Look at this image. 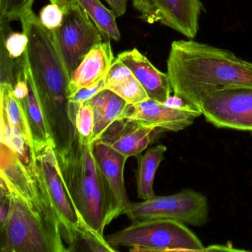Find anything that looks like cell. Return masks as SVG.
Instances as JSON below:
<instances>
[{
    "label": "cell",
    "mask_w": 252,
    "mask_h": 252,
    "mask_svg": "<svg viewBox=\"0 0 252 252\" xmlns=\"http://www.w3.org/2000/svg\"><path fill=\"white\" fill-rule=\"evenodd\" d=\"M115 60L110 40L94 47L70 76L69 98L105 77Z\"/></svg>",
    "instance_id": "17"
},
{
    "label": "cell",
    "mask_w": 252,
    "mask_h": 252,
    "mask_svg": "<svg viewBox=\"0 0 252 252\" xmlns=\"http://www.w3.org/2000/svg\"><path fill=\"white\" fill-rule=\"evenodd\" d=\"M0 142L28 162L33 141L21 104L14 95L12 85L0 83Z\"/></svg>",
    "instance_id": "11"
},
{
    "label": "cell",
    "mask_w": 252,
    "mask_h": 252,
    "mask_svg": "<svg viewBox=\"0 0 252 252\" xmlns=\"http://www.w3.org/2000/svg\"><path fill=\"white\" fill-rule=\"evenodd\" d=\"M70 104V113L76 131L83 141L92 143L94 129V116L92 107L88 103Z\"/></svg>",
    "instance_id": "24"
},
{
    "label": "cell",
    "mask_w": 252,
    "mask_h": 252,
    "mask_svg": "<svg viewBox=\"0 0 252 252\" xmlns=\"http://www.w3.org/2000/svg\"><path fill=\"white\" fill-rule=\"evenodd\" d=\"M166 67L174 95L200 111L206 97L218 90L252 88V62L193 39L172 42Z\"/></svg>",
    "instance_id": "3"
},
{
    "label": "cell",
    "mask_w": 252,
    "mask_h": 252,
    "mask_svg": "<svg viewBox=\"0 0 252 252\" xmlns=\"http://www.w3.org/2000/svg\"><path fill=\"white\" fill-rule=\"evenodd\" d=\"M31 156L40 172L51 201L60 217L67 252H74L76 225L80 221L67 194L59 169L57 153L52 144L32 149Z\"/></svg>",
    "instance_id": "8"
},
{
    "label": "cell",
    "mask_w": 252,
    "mask_h": 252,
    "mask_svg": "<svg viewBox=\"0 0 252 252\" xmlns=\"http://www.w3.org/2000/svg\"><path fill=\"white\" fill-rule=\"evenodd\" d=\"M11 205V197L5 186L0 182V225L8 217Z\"/></svg>",
    "instance_id": "28"
},
{
    "label": "cell",
    "mask_w": 252,
    "mask_h": 252,
    "mask_svg": "<svg viewBox=\"0 0 252 252\" xmlns=\"http://www.w3.org/2000/svg\"><path fill=\"white\" fill-rule=\"evenodd\" d=\"M94 116L92 143L100 139L116 121L123 119L128 103L110 90L104 89L88 101Z\"/></svg>",
    "instance_id": "18"
},
{
    "label": "cell",
    "mask_w": 252,
    "mask_h": 252,
    "mask_svg": "<svg viewBox=\"0 0 252 252\" xmlns=\"http://www.w3.org/2000/svg\"><path fill=\"white\" fill-rule=\"evenodd\" d=\"M28 75H29V91L26 95L19 101L21 104L29 130L32 135V141H33L32 149L36 150L48 144L53 145V143L48 133L43 114L35 93L29 67Z\"/></svg>",
    "instance_id": "20"
},
{
    "label": "cell",
    "mask_w": 252,
    "mask_h": 252,
    "mask_svg": "<svg viewBox=\"0 0 252 252\" xmlns=\"http://www.w3.org/2000/svg\"><path fill=\"white\" fill-rule=\"evenodd\" d=\"M140 19L149 24L160 23L193 39L198 33L204 10L200 0H132Z\"/></svg>",
    "instance_id": "10"
},
{
    "label": "cell",
    "mask_w": 252,
    "mask_h": 252,
    "mask_svg": "<svg viewBox=\"0 0 252 252\" xmlns=\"http://www.w3.org/2000/svg\"><path fill=\"white\" fill-rule=\"evenodd\" d=\"M20 22L29 39L28 63L35 93L56 153H63L76 135L69 104L70 76L54 33L44 27L39 17L30 10Z\"/></svg>",
    "instance_id": "2"
},
{
    "label": "cell",
    "mask_w": 252,
    "mask_h": 252,
    "mask_svg": "<svg viewBox=\"0 0 252 252\" xmlns=\"http://www.w3.org/2000/svg\"><path fill=\"white\" fill-rule=\"evenodd\" d=\"M201 115V111L188 104L182 107H171L149 98L138 104H128L123 119L136 121L144 126L163 131L178 132L192 125Z\"/></svg>",
    "instance_id": "12"
},
{
    "label": "cell",
    "mask_w": 252,
    "mask_h": 252,
    "mask_svg": "<svg viewBox=\"0 0 252 252\" xmlns=\"http://www.w3.org/2000/svg\"><path fill=\"white\" fill-rule=\"evenodd\" d=\"M9 24L0 23V83L14 86L29 66V39L23 32H14Z\"/></svg>",
    "instance_id": "15"
},
{
    "label": "cell",
    "mask_w": 252,
    "mask_h": 252,
    "mask_svg": "<svg viewBox=\"0 0 252 252\" xmlns=\"http://www.w3.org/2000/svg\"><path fill=\"white\" fill-rule=\"evenodd\" d=\"M164 145H157L149 149L144 155L137 156L138 169L136 172L137 194L142 200L151 198L155 194L153 190L155 176L158 168L164 159L166 152Z\"/></svg>",
    "instance_id": "21"
},
{
    "label": "cell",
    "mask_w": 252,
    "mask_h": 252,
    "mask_svg": "<svg viewBox=\"0 0 252 252\" xmlns=\"http://www.w3.org/2000/svg\"><path fill=\"white\" fill-rule=\"evenodd\" d=\"M209 213L206 196L187 189L171 195H155L138 203H131L126 216L132 221L169 219L201 226L209 220Z\"/></svg>",
    "instance_id": "6"
},
{
    "label": "cell",
    "mask_w": 252,
    "mask_h": 252,
    "mask_svg": "<svg viewBox=\"0 0 252 252\" xmlns=\"http://www.w3.org/2000/svg\"><path fill=\"white\" fill-rule=\"evenodd\" d=\"M57 156L60 175L78 215L104 235L106 226L120 215L95 160L93 143L83 141L76 131L68 150Z\"/></svg>",
    "instance_id": "4"
},
{
    "label": "cell",
    "mask_w": 252,
    "mask_h": 252,
    "mask_svg": "<svg viewBox=\"0 0 252 252\" xmlns=\"http://www.w3.org/2000/svg\"><path fill=\"white\" fill-rule=\"evenodd\" d=\"M64 17V11L57 4L45 5L39 13V18L44 27L51 32H56L61 26Z\"/></svg>",
    "instance_id": "26"
},
{
    "label": "cell",
    "mask_w": 252,
    "mask_h": 252,
    "mask_svg": "<svg viewBox=\"0 0 252 252\" xmlns=\"http://www.w3.org/2000/svg\"><path fill=\"white\" fill-rule=\"evenodd\" d=\"M35 0H0V23H8L21 20L32 10Z\"/></svg>",
    "instance_id": "25"
},
{
    "label": "cell",
    "mask_w": 252,
    "mask_h": 252,
    "mask_svg": "<svg viewBox=\"0 0 252 252\" xmlns=\"http://www.w3.org/2000/svg\"><path fill=\"white\" fill-rule=\"evenodd\" d=\"M93 150L119 215H127L131 202L126 194L124 178L127 158L101 140L93 143Z\"/></svg>",
    "instance_id": "13"
},
{
    "label": "cell",
    "mask_w": 252,
    "mask_h": 252,
    "mask_svg": "<svg viewBox=\"0 0 252 252\" xmlns=\"http://www.w3.org/2000/svg\"><path fill=\"white\" fill-rule=\"evenodd\" d=\"M53 33L70 76L85 56L104 41L99 29L77 2L64 11L61 26Z\"/></svg>",
    "instance_id": "7"
},
{
    "label": "cell",
    "mask_w": 252,
    "mask_h": 252,
    "mask_svg": "<svg viewBox=\"0 0 252 252\" xmlns=\"http://www.w3.org/2000/svg\"><path fill=\"white\" fill-rule=\"evenodd\" d=\"M87 251L93 252H114L104 235L88 225L82 218L76 225L75 251Z\"/></svg>",
    "instance_id": "23"
},
{
    "label": "cell",
    "mask_w": 252,
    "mask_h": 252,
    "mask_svg": "<svg viewBox=\"0 0 252 252\" xmlns=\"http://www.w3.org/2000/svg\"><path fill=\"white\" fill-rule=\"evenodd\" d=\"M106 240L114 249L128 248L130 252H205L194 233L186 224L173 220L132 221Z\"/></svg>",
    "instance_id": "5"
},
{
    "label": "cell",
    "mask_w": 252,
    "mask_h": 252,
    "mask_svg": "<svg viewBox=\"0 0 252 252\" xmlns=\"http://www.w3.org/2000/svg\"><path fill=\"white\" fill-rule=\"evenodd\" d=\"M162 131L158 128L144 126L136 121L122 119L114 122L98 140L128 158L141 154Z\"/></svg>",
    "instance_id": "14"
},
{
    "label": "cell",
    "mask_w": 252,
    "mask_h": 252,
    "mask_svg": "<svg viewBox=\"0 0 252 252\" xmlns=\"http://www.w3.org/2000/svg\"><path fill=\"white\" fill-rule=\"evenodd\" d=\"M117 59L132 72L149 98L164 104L171 96L172 90L167 73L158 70L136 48L121 53Z\"/></svg>",
    "instance_id": "16"
},
{
    "label": "cell",
    "mask_w": 252,
    "mask_h": 252,
    "mask_svg": "<svg viewBox=\"0 0 252 252\" xmlns=\"http://www.w3.org/2000/svg\"><path fill=\"white\" fill-rule=\"evenodd\" d=\"M0 180L11 197L0 225V252H67L60 217L32 156L26 162L1 143Z\"/></svg>",
    "instance_id": "1"
},
{
    "label": "cell",
    "mask_w": 252,
    "mask_h": 252,
    "mask_svg": "<svg viewBox=\"0 0 252 252\" xmlns=\"http://www.w3.org/2000/svg\"><path fill=\"white\" fill-rule=\"evenodd\" d=\"M85 10L94 24L99 29L104 41H119L121 33L111 10L106 8L100 0H76Z\"/></svg>",
    "instance_id": "22"
},
{
    "label": "cell",
    "mask_w": 252,
    "mask_h": 252,
    "mask_svg": "<svg viewBox=\"0 0 252 252\" xmlns=\"http://www.w3.org/2000/svg\"><path fill=\"white\" fill-rule=\"evenodd\" d=\"M201 112L216 127L252 132V88L218 90L203 101Z\"/></svg>",
    "instance_id": "9"
},
{
    "label": "cell",
    "mask_w": 252,
    "mask_h": 252,
    "mask_svg": "<svg viewBox=\"0 0 252 252\" xmlns=\"http://www.w3.org/2000/svg\"><path fill=\"white\" fill-rule=\"evenodd\" d=\"M105 89L110 90L129 104L149 99L148 95L132 72L116 59L105 76Z\"/></svg>",
    "instance_id": "19"
},
{
    "label": "cell",
    "mask_w": 252,
    "mask_h": 252,
    "mask_svg": "<svg viewBox=\"0 0 252 252\" xmlns=\"http://www.w3.org/2000/svg\"><path fill=\"white\" fill-rule=\"evenodd\" d=\"M50 1L52 3H55L59 5L64 12L66 10L68 9L70 6H72L73 4L76 3V0H50Z\"/></svg>",
    "instance_id": "30"
},
{
    "label": "cell",
    "mask_w": 252,
    "mask_h": 252,
    "mask_svg": "<svg viewBox=\"0 0 252 252\" xmlns=\"http://www.w3.org/2000/svg\"><path fill=\"white\" fill-rule=\"evenodd\" d=\"M104 89H105V77L94 85L79 90L74 95L69 98V102L76 104H85Z\"/></svg>",
    "instance_id": "27"
},
{
    "label": "cell",
    "mask_w": 252,
    "mask_h": 252,
    "mask_svg": "<svg viewBox=\"0 0 252 252\" xmlns=\"http://www.w3.org/2000/svg\"><path fill=\"white\" fill-rule=\"evenodd\" d=\"M116 18L122 17L126 11L128 0H105Z\"/></svg>",
    "instance_id": "29"
}]
</instances>
